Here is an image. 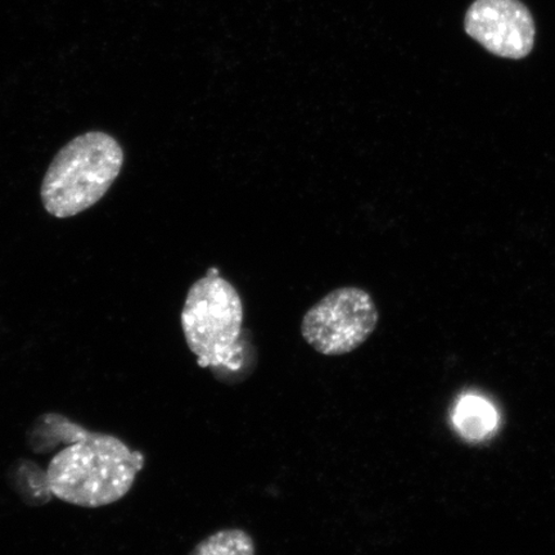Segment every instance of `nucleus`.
Segmentation results:
<instances>
[{
  "mask_svg": "<svg viewBox=\"0 0 555 555\" xmlns=\"http://www.w3.org/2000/svg\"><path fill=\"white\" fill-rule=\"evenodd\" d=\"M180 321L198 365L233 366L240 359L243 304L238 291L218 270H210L192 284Z\"/></svg>",
  "mask_w": 555,
  "mask_h": 555,
  "instance_id": "3",
  "label": "nucleus"
},
{
  "mask_svg": "<svg viewBox=\"0 0 555 555\" xmlns=\"http://www.w3.org/2000/svg\"><path fill=\"white\" fill-rule=\"evenodd\" d=\"M255 541L241 529H225L199 541L190 555H255Z\"/></svg>",
  "mask_w": 555,
  "mask_h": 555,
  "instance_id": "7",
  "label": "nucleus"
},
{
  "mask_svg": "<svg viewBox=\"0 0 555 555\" xmlns=\"http://www.w3.org/2000/svg\"><path fill=\"white\" fill-rule=\"evenodd\" d=\"M453 422L464 439L481 441L495 431L498 414L488 400L467 395L457 402Z\"/></svg>",
  "mask_w": 555,
  "mask_h": 555,
  "instance_id": "6",
  "label": "nucleus"
},
{
  "mask_svg": "<svg viewBox=\"0 0 555 555\" xmlns=\"http://www.w3.org/2000/svg\"><path fill=\"white\" fill-rule=\"evenodd\" d=\"M463 25L469 38L499 59L524 60L535 48V18L522 0H474Z\"/></svg>",
  "mask_w": 555,
  "mask_h": 555,
  "instance_id": "5",
  "label": "nucleus"
},
{
  "mask_svg": "<svg viewBox=\"0 0 555 555\" xmlns=\"http://www.w3.org/2000/svg\"><path fill=\"white\" fill-rule=\"evenodd\" d=\"M379 314L365 289L332 291L307 311L301 335L312 349L325 357H343L362 346L376 331Z\"/></svg>",
  "mask_w": 555,
  "mask_h": 555,
  "instance_id": "4",
  "label": "nucleus"
},
{
  "mask_svg": "<svg viewBox=\"0 0 555 555\" xmlns=\"http://www.w3.org/2000/svg\"><path fill=\"white\" fill-rule=\"evenodd\" d=\"M124 151L114 137L90 131L73 139L54 157L40 196L54 218L75 217L101 201L122 169Z\"/></svg>",
  "mask_w": 555,
  "mask_h": 555,
  "instance_id": "2",
  "label": "nucleus"
},
{
  "mask_svg": "<svg viewBox=\"0 0 555 555\" xmlns=\"http://www.w3.org/2000/svg\"><path fill=\"white\" fill-rule=\"evenodd\" d=\"M35 453L65 446L46 470L51 494L81 508H101L121 501L145 464L141 451L116 436L88 431L59 413L40 415L29 434Z\"/></svg>",
  "mask_w": 555,
  "mask_h": 555,
  "instance_id": "1",
  "label": "nucleus"
}]
</instances>
